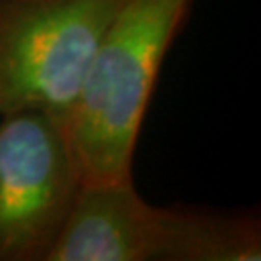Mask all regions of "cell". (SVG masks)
I'll use <instances>...</instances> for the list:
<instances>
[{"instance_id": "obj_2", "label": "cell", "mask_w": 261, "mask_h": 261, "mask_svg": "<svg viewBox=\"0 0 261 261\" xmlns=\"http://www.w3.org/2000/svg\"><path fill=\"white\" fill-rule=\"evenodd\" d=\"M124 0H0V116L62 118Z\"/></svg>"}, {"instance_id": "obj_1", "label": "cell", "mask_w": 261, "mask_h": 261, "mask_svg": "<svg viewBox=\"0 0 261 261\" xmlns=\"http://www.w3.org/2000/svg\"><path fill=\"white\" fill-rule=\"evenodd\" d=\"M194 0H124L60 118L84 180L132 176L163 60Z\"/></svg>"}, {"instance_id": "obj_4", "label": "cell", "mask_w": 261, "mask_h": 261, "mask_svg": "<svg viewBox=\"0 0 261 261\" xmlns=\"http://www.w3.org/2000/svg\"><path fill=\"white\" fill-rule=\"evenodd\" d=\"M159 244L161 207L134 176L84 180L47 261H157Z\"/></svg>"}, {"instance_id": "obj_3", "label": "cell", "mask_w": 261, "mask_h": 261, "mask_svg": "<svg viewBox=\"0 0 261 261\" xmlns=\"http://www.w3.org/2000/svg\"><path fill=\"white\" fill-rule=\"evenodd\" d=\"M82 184L60 118L0 116V261H47Z\"/></svg>"}, {"instance_id": "obj_5", "label": "cell", "mask_w": 261, "mask_h": 261, "mask_svg": "<svg viewBox=\"0 0 261 261\" xmlns=\"http://www.w3.org/2000/svg\"><path fill=\"white\" fill-rule=\"evenodd\" d=\"M259 221L246 215L161 207L157 261H257Z\"/></svg>"}]
</instances>
